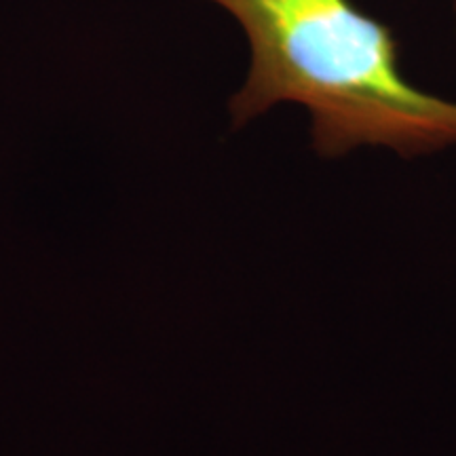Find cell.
I'll use <instances>...</instances> for the list:
<instances>
[{"mask_svg": "<svg viewBox=\"0 0 456 456\" xmlns=\"http://www.w3.org/2000/svg\"><path fill=\"white\" fill-rule=\"evenodd\" d=\"M212 3L249 41L248 78L231 100L237 127L277 104H298L319 157L370 146L410 159L456 146V102L410 83L391 28L351 0Z\"/></svg>", "mask_w": 456, "mask_h": 456, "instance_id": "6da1fadb", "label": "cell"}, {"mask_svg": "<svg viewBox=\"0 0 456 456\" xmlns=\"http://www.w3.org/2000/svg\"><path fill=\"white\" fill-rule=\"evenodd\" d=\"M454 21H456V0H454Z\"/></svg>", "mask_w": 456, "mask_h": 456, "instance_id": "7a4b0ae2", "label": "cell"}]
</instances>
